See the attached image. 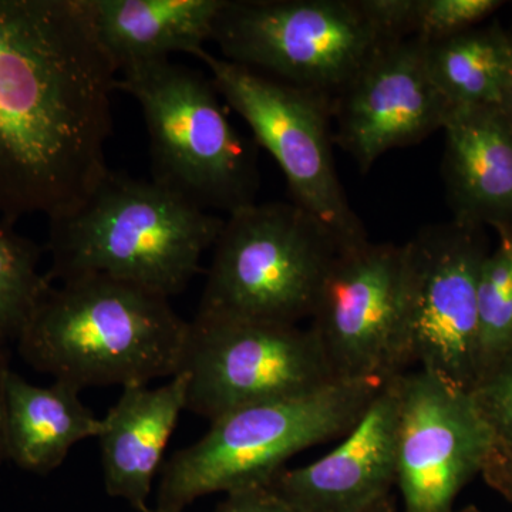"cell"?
<instances>
[{"label":"cell","instance_id":"1","mask_svg":"<svg viewBox=\"0 0 512 512\" xmlns=\"http://www.w3.org/2000/svg\"><path fill=\"white\" fill-rule=\"evenodd\" d=\"M117 80L84 0H0V221L89 197L110 170Z\"/></svg>","mask_w":512,"mask_h":512},{"label":"cell","instance_id":"2","mask_svg":"<svg viewBox=\"0 0 512 512\" xmlns=\"http://www.w3.org/2000/svg\"><path fill=\"white\" fill-rule=\"evenodd\" d=\"M188 323L163 295L80 276L52 286L16 340L37 372L80 390L124 389L180 372Z\"/></svg>","mask_w":512,"mask_h":512},{"label":"cell","instance_id":"3","mask_svg":"<svg viewBox=\"0 0 512 512\" xmlns=\"http://www.w3.org/2000/svg\"><path fill=\"white\" fill-rule=\"evenodd\" d=\"M222 225L151 178L109 170L79 207L49 220L47 275L107 276L171 299L200 272Z\"/></svg>","mask_w":512,"mask_h":512},{"label":"cell","instance_id":"4","mask_svg":"<svg viewBox=\"0 0 512 512\" xmlns=\"http://www.w3.org/2000/svg\"><path fill=\"white\" fill-rule=\"evenodd\" d=\"M382 384L335 380L315 392L218 417L200 440L164 463L156 507L184 512L210 494L268 485L296 454L346 436Z\"/></svg>","mask_w":512,"mask_h":512},{"label":"cell","instance_id":"5","mask_svg":"<svg viewBox=\"0 0 512 512\" xmlns=\"http://www.w3.org/2000/svg\"><path fill=\"white\" fill-rule=\"evenodd\" d=\"M117 90L143 114L151 180L205 211L229 215L254 204V148L232 126L210 76L156 60L120 70Z\"/></svg>","mask_w":512,"mask_h":512},{"label":"cell","instance_id":"6","mask_svg":"<svg viewBox=\"0 0 512 512\" xmlns=\"http://www.w3.org/2000/svg\"><path fill=\"white\" fill-rule=\"evenodd\" d=\"M342 245L295 202L232 212L212 247L197 316L298 325L311 319Z\"/></svg>","mask_w":512,"mask_h":512},{"label":"cell","instance_id":"7","mask_svg":"<svg viewBox=\"0 0 512 512\" xmlns=\"http://www.w3.org/2000/svg\"><path fill=\"white\" fill-rule=\"evenodd\" d=\"M211 42L228 62L333 101L394 40L360 0H225Z\"/></svg>","mask_w":512,"mask_h":512},{"label":"cell","instance_id":"8","mask_svg":"<svg viewBox=\"0 0 512 512\" xmlns=\"http://www.w3.org/2000/svg\"><path fill=\"white\" fill-rule=\"evenodd\" d=\"M215 89L281 168L292 202L313 215L343 247L367 239L350 207L333 156L332 100L202 50Z\"/></svg>","mask_w":512,"mask_h":512},{"label":"cell","instance_id":"9","mask_svg":"<svg viewBox=\"0 0 512 512\" xmlns=\"http://www.w3.org/2000/svg\"><path fill=\"white\" fill-rule=\"evenodd\" d=\"M490 252L485 228L451 220L403 245L404 367L471 393L478 377L477 292Z\"/></svg>","mask_w":512,"mask_h":512},{"label":"cell","instance_id":"10","mask_svg":"<svg viewBox=\"0 0 512 512\" xmlns=\"http://www.w3.org/2000/svg\"><path fill=\"white\" fill-rule=\"evenodd\" d=\"M178 373L187 375L185 410L210 421L335 382L309 328L202 316L188 323Z\"/></svg>","mask_w":512,"mask_h":512},{"label":"cell","instance_id":"11","mask_svg":"<svg viewBox=\"0 0 512 512\" xmlns=\"http://www.w3.org/2000/svg\"><path fill=\"white\" fill-rule=\"evenodd\" d=\"M402 299L403 245L365 239L339 249L309 326L333 379L384 382L406 372Z\"/></svg>","mask_w":512,"mask_h":512},{"label":"cell","instance_id":"12","mask_svg":"<svg viewBox=\"0 0 512 512\" xmlns=\"http://www.w3.org/2000/svg\"><path fill=\"white\" fill-rule=\"evenodd\" d=\"M497 441L473 396L417 369L399 375L396 487L402 512H454Z\"/></svg>","mask_w":512,"mask_h":512},{"label":"cell","instance_id":"13","mask_svg":"<svg viewBox=\"0 0 512 512\" xmlns=\"http://www.w3.org/2000/svg\"><path fill=\"white\" fill-rule=\"evenodd\" d=\"M453 110L431 77L426 43L394 40L333 99V140L366 173L387 151L443 130Z\"/></svg>","mask_w":512,"mask_h":512},{"label":"cell","instance_id":"14","mask_svg":"<svg viewBox=\"0 0 512 512\" xmlns=\"http://www.w3.org/2000/svg\"><path fill=\"white\" fill-rule=\"evenodd\" d=\"M399 375L380 386L342 443L308 466L284 468L268 483L298 512H365L396 485Z\"/></svg>","mask_w":512,"mask_h":512},{"label":"cell","instance_id":"15","mask_svg":"<svg viewBox=\"0 0 512 512\" xmlns=\"http://www.w3.org/2000/svg\"><path fill=\"white\" fill-rule=\"evenodd\" d=\"M187 375L177 373L163 386L124 387L97 437L106 493L138 512L148 500L181 413L187 407Z\"/></svg>","mask_w":512,"mask_h":512},{"label":"cell","instance_id":"16","mask_svg":"<svg viewBox=\"0 0 512 512\" xmlns=\"http://www.w3.org/2000/svg\"><path fill=\"white\" fill-rule=\"evenodd\" d=\"M443 131V177L453 220L512 227V124L503 107H458Z\"/></svg>","mask_w":512,"mask_h":512},{"label":"cell","instance_id":"17","mask_svg":"<svg viewBox=\"0 0 512 512\" xmlns=\"http://www.w3.org/2000/svg\"><path fill=\"white\" fill-rule=\"evenodd\" d=\"M225 0H84L97 39L123 70L134 64L197 56L211 42Z\"/></svg>","mask_w":512,"mask_h":512},{"label":"cell","instance_id":"18","mask_svg":"<svg viewBox=\"0 0 512 512\" xmlns=\"http://www.w3.org/2000/svg\"><path fill=\"white\" fill-rule=\"evenodd\" d=\"M80 392L60 380L50 386H36L10 370L6 383V461L46 476L62 466L76 444L97 439L103 420L82 402Z\"/></svg>","mask_w":512,"mask_h":512},{"label":"cell","instance_id":"19","mask_svg":"<svg viewBox=\"0 0 512 512\" xmlns=\"http://www.w3.org/2000/svg\"><path fill=\"white\" fill-rule=\"evenodd\" d=\"M431 77L453 106H503L512 84V32L498 23L426 43Z\"/></svg>","mask_w":512,"mask_h":512},{"label":"cell","instance_id":"20","mask_svg":"<svg viewBox=\"0 0 512 512\" xmlns=\"http://www.w3.org/2000/svg\"><path fill=\"white\" fill-rule=\"evenodd\" d=\"M494 231L497 245L485 256L478 279L477 380L512 352V227Z\"/></svg>","mask_w":512,"mask_h":512},{"label":"cell","instance_id":"21","mask_svg":"<svg viewBox=\"0 0 512 512\" xmlns=\"http://www.w3.org/2000/svg\"><path fill=\"white\" fill-rule=\"evenodd\" d=\"M50 288L35 242L0 221V340L18 338Z\"/></svg>","mask_w":512,"mask_h":512},{"label":"cell","instance_id":"22","mask_svg":"<svg viewBox=\"0 0 512 512\" xmlns=\"http://www.w3.org/2000/svg\"><path fill=\"white\" fill-rule=\"evenodd\" d=\"M501 0H414L412 37L439 42L477 28L503 8Z\"/></svg>","mask_w":512,"mask_h":512},{"label":"cell","instance_id":"23","mask_svg":"<svg viewBox=\"0 0 512 512\" xmlns=\"http://www.w3.org/2000/svg\"><path fill=\"white\" fill-rule=\"evenodd\" d=\"M471 396L497 446L512 448V352L480 376Z\"/></svg>","mask_w":512,"mask_h":512},{"label":"cell","instance_id":"24","mask_svg":"<svg viewBox=\"0 0 512 512\" xmlns=\"http://www.w3.org/2000/svg\"><path fill=\"white\" fill-rule=\"evenodd\" d=\"M214 512H298L268 485L225 494Z\"/></svg>","mask_w":512,"mask_h":512},{"label":"cell","instance_id":"25","mask_svg":"<svg viewBox=\"0 0 512 512\" xmlns=\"http://www.w3.org/2000/svg\"><path fill=\"white\" fill-rule=\"evenodd\" d=\"M10 369L5 352V340H0V466L6 461L5 423H6V383Z\"/></svg>","mask_w":512,"mask_h":512},{"label":"cell","instance_id":"26","mask_svg":"<svg viewBox=\"0 0 512 512\" xmlns=\"http://www.w3.org/2000/svg\"><path fill=\"white\" fill-rule=\"evenodd\" d=\"M495 474L512 481V448H495L490 463L484 468L483 474ZM481 474V476H483Z\"/></svg>","mask_w":512,"mask_h":512},{"label":"cell","instance_id":"27","mask_svg":"<svg viewBox=\"0 0 512 512\" xmlns=\"http://www.w3.org/2000/svg\"><path fill=\"white\" fill-rule=\"evenodd\" d=\"M485 483L490 485L493 490L498 494L503 495V498L512 505V481L507 478L495 476V474H483Z\"/></svg>","mask_w":512,"mask_h":512},{"label":"cell","instance_id":"28","mask_svg":"<svg viewBox=\"0 0 512 512\" xmlns=\"http://www.w3.org/2000/svg\"><path fill=\"white\" fill-rule=\"evenodd\" d=\"M365 512H399L397 511L396 501H394L393 495H389V497L384 498V500L379 501V503L373 505L372 508Z\"/></svg>","mask_w":512,"mask_h":512},{"label":"cell","instance_id":"29","mask_svg":"<svg viewBox=\"0 0 512 512\" xmlns=\"http://www.w3.org/2000/svg\"><path fill=\"white\" fill-rule=\"evenodd\" d=\"M501 107H503L505 114H507L508 119H510L512 124V84L510 86V89L507 90V93H505L503 106Z\"/></svg>","mask_w":512,"mask_h":512},{"label":"cell","instance_id":"30","mask_svg":"<svg viewBox=\"0 0 512 512\" xmlns=\"http://www.w3.org/2000/svg\"><path fill=\"white\" fill-rule=\"evenodd\" d=\"M454 512H483L480 508H477L476 505H467V507L461 508V510H456Z\"/></svg>","mask_w":512,"mask_h":512},{"label":"cell","instance_id":"31","mask_svg":"<svg viewBox=\"0 0 512 512\" xmlns=\"http://www.w3.org/2000/svg\"><path fill=\"white\" fill-rule=\"evenodd\" d=\"M148 512H180V511L165 510V508L156 507V508H154V510H150Z\"/></svg>","mask_w":512,"mask_h":512}]
</instances>
